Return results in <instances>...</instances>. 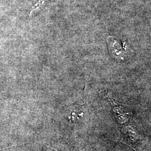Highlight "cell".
<instances>
[{
  "instance_id": "1",
  "label": "cell",
  "mask_w": 151,
  "mask_h": 151,
  "mask_svg": "<svg viewBox=\"0 0 151 151\" xmlns=\"http://www.w3.org/2000/svg\"><path fill=\"white\" fill-rule=\"evenodd\" d=\"M108 43L110 45V50H113L114 53H115L117 55L122 54L123 50H125V46L123 45V42H118L116 39L112 37H108Z\"/></svg>"
}]
</instances>
